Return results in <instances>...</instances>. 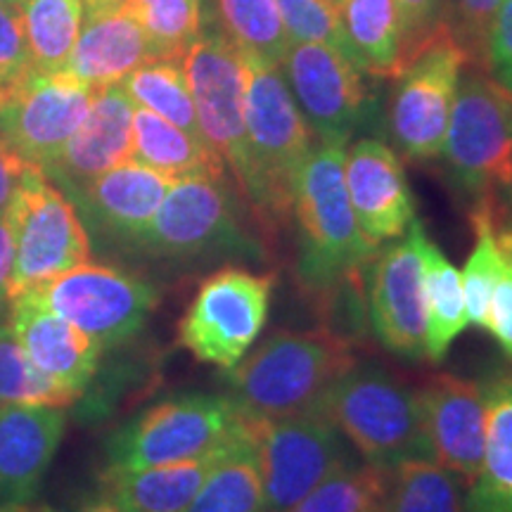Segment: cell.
I'll return each mask as SVG.
<instances>
[{
    "label": "cell",
    "mask_w": 512,
    "mask_h": 512,
    "mask_svg": "<svg viewBox=\"0 0 512 512\" xmlns=\"http://www.w3.org/2000/svg\"><path fill=\"white\" fill-rule=\"evenodd\" d=\"M22 17L31 64L41 72H60L67 67L86 17L83 0H27Z\"/></svg>",
    "instance_id": "obj_32"
},
{
    "label": "cell",
    "mask_w": 512,
    "mask_h": 512,
    "mask_svg": "<svg viewBox=\"0 0 512 512\" xmlns=\"http://www.w3.org/2000/svg\"><path fill=\"white\" fill-rule=\"evenodd\" d=\"M174 183V178L128 159L93 178L69 200L76 204L86 228L131 247L162 207Z\"/></svg>",
    "instance_id": "obj_20"
},
{
    "label": "cell",
    "mask_w": 512,
    "mask_h": 512,
    "mask_svg": "<svg viewBox=\"0 0 512 512\" xmlns=\"http://www.w3.org/2000/svg\"><path fill=\"white\" fill-rule=\"evenodd\" d=\"M185 512H266L259 444L252 420L242 418L228 451Z\"/></svg>",
    "instance_id": "obj_27"
},
{
    "label": "cell",
    "mask_w": 512,
    "mask_h": 512,
    "mask_svg": "<svg viewBox=\"0 0 512 512\" xmlns=\"http://www.w3.org/2000/svg\"><path fill=\"white\" fill-rule=\"evenodd\" d=\"M311 413L332 422L368 465L392 470L403 460H434L418 389L413 392L382 368L354 366Z\"/></svg>",
    "instance_id": "obj_4"
},
{
    "label": "cell",
    "mask_w": 512,
    "mask_h": 512,
    "mask_svg": "<svg viewBox=\"0 0 512 512\" xmlns=\"http://www.w3.org/2000/svg\"><path fill=\"white\" fill-rule=\"evenodd\" d=\"M463 479L437 460H403L389 470L387 512H467Z\"/></svg>",
    "instance_id": "obj_30"
},
{
    "label": "cell",
    "mask_w": 512,
    "mask_h": 512,
    "mask_svg": "<svg viewBox=\"0 0 512 512\" xmlns=\"http://www.w3.org/2000/svg\"><path fill=\"white\" fill-rule=\"evenodd\" d=\"M27 31H24L22 5L0 3V91L31 72Z\"/></svg>",
    "instance_id": "obj_40"
},
{
    "label": "cell",
    "mask_w": 512,
    "mask_h": 512,
    "mask_svg": "<svg viewBox=\"0 0 512 512\" xmlns=\"http://www.w3.org/2000/svg\"><path fill=\"white\" fill-rule=\"evenodd\" d=\"M12 271V230L5 211H0V304L10 302Z\"/></svg>",
    "instance_id": "obj_44"
},
{
    "label": "cell",
    "mask_w": 512,
    "mask_h": 512,
    "mask_svg": "<svg viewBox=\"0 0 512 512\" xmlns=\"http://www.w3.org/2000/svg\"><path fill=\"white\" fill-rule=\"evenodd\" d=\"M17 3H19V5H24V3H27V0H17Z\"/></svg>",
    "instance_id": "obj_53"
},
{
    "label": "cell",
    "mask_w": 512,
    "mask_h": 512,
    "mask_svg": "<svg viewBox=\"0 0 512 512\" xmlns=\"http://www.w3.org/2000/svg\"><path fill=\"white\" fill-rule=\"evenodd\" d=\"M8 328L31 361L64 389L81 396L98 370L102 349L29 292L10 299Z\"/></svg>",
    "instance_id": "obj_22"
},
{
    "label": "cell",
    "mask_w": 512,
    "mask_h": 512,
    "mask_svg": "<svg viewBox=\"0 0 512 512\" xmlns=\"http://www.w3.org/2000/svg\"><path fill=\"white\" fill-rule=\"evenodd\" d=\"M425 235V226L415 219L406 240L377 252L368 266V311L373 332L384 349L403 358L425 356Z\"/></svg>",
    "instance_id": "obj_16"
},
{
    "label": "cell",
    "mask_w": 512,
    "mask_h": 512,
    "mask_svg": "<svg viewBox=\"0 0 512 512\" xmlns=\"http://www.w3.org/2000/svg\"><path fill=\"white\" fill-rule=\"evenodd\" d=\"M344 181L358 226L375 247L408 233L415 200L392 147L375 138L358 140L344 157Z\"/></svg>",
    "instance_id": "obj_18"
},
{
    "label": "cell",
    "mask_w": 512,
    "mask_h": 512,
    "mask_svg": "<svg viewBox=\"0 0 512 512\" xmlns=\"http://www.w3.org/2000/svg\"><path fill=\"white\" fill-rule=\"evenodd\" d=\"M10 302H5V304H0V328H3V325L5 323H8V309H10V306H8Z\"/></svg>",
    "instance_id": "obj_48"
},
{
    "label": "cell",
    "mask_w": 512,
    "mask_h": 512,
    "mask_svg": "<svg viewBox=\"0 0 512 512\" xmlns=\"http://www.w3.org/2000/svg\"><path fill=\"white\" fill-rule=\"evenodd\" d=\"M133 112H136V105L121 88V83L95 88L86 119L67 140L55 162L43 169L50 181L72 197L112 166L128 162Z\"/></svg>",
    "instance_id": "obj_19"
},
{
    "label": "cell",
    "mask_w": 512,
    "mask_h": 512,
    "mask_svg": "<svg viewBox=\"0 0 512 512\" xmlns=\"http://www.w3.org/2000/svg\"><path fill=\"white\" fill-rule=\"evenodd\" d=\"M0 3H17V0H0ZM19 5V3H17Z\"/></svg>",
    "instance_id": "obj_52"
},
{
    "label": "cell",
    "mask_w": 512,
    "mask_h": 512,
    "mask_svg": "<svg viewBox=\"0 0 512 512\" xmlns=\"http://www.w3.org/2000/svg\"><path fill=\"white\" fill-rule=\"evenodd\" d=\"M441 157L472 200L512 188V102L472 64L460 76Z\"/></svg>",
    "instance_id": "obj_8"
},
{
    "label": "cell",
    "mask_w": 512,
    "mask_h": 512,
    "mask_svg": "<svg viewBox=\"0 0 512 512\" xmlns=\"http://www.w3.org/2000/svg\"><path fill=\"white\" fill-rule=\"evenodd\" d=\"M157 60H183L202 31L204 0H128Z\"/></svg>",
    "instance_id": "obj_36"
},
{
    "label": "cell",
    "mask_w": 512,
    "mask_h": 512,
    "mask_svg": "<svg viewBox=\"0 0 512 512\" xmlns=\"http://www.w3.org/2000/svg\"><path fill=\"white\" fill-rule=\"evenodd\" d=\"M183 72L195 102L202 138L228 166L240 197L252 209L256 202V178L247 143L242 53L219 27L202 29L185 50Z\"/></svg>",
    "instance_id": "obj_7"
},
{
    "label": "cell",
    "mask_w": 512,
    "mask_h": 512,
    "mask_svg": "<svg viewBox=\"0 0 512 512\" xmlns=\"http://www.w3.org/2000/svg\"><path fill=\"white\" fill-rule=\"evenodd\" d=\"M95 88L69 72L31 69L0 91V140L46 169L91 110Z\"/></svg>",
    "instance_id": "obj_13"
},
{
    "label": "cell",
    "mask_w": 512,
    "mask_h": 512,
    "mask_svg": "<svg viewBox=\"0 0 512 512\" xmlns=\"http://www.w3.org/2000/svg\"><path fill=\"white\" fill-rule=\"evenodd\" d=\"M349 60L375 79H399L403 72L401 22L394 0H344L339 10Z\"/></svg>",
    "instance_id": "obj_28"
},
{
    "label": "cell",
    "mask_w": 512,
    "mask_h": 512,
    "mask_svg": "<svg viewBox=\"0 0 512 512\" xmlns=\"http://www.w3.org/2000/svg\"><path fill=\"white\" fill-rule=\"evenodd\" d=\"M432 458L470 486L484 460L486 399L482 384L439 373L418 389Z\"/></svg>",
    "instance_id": "obj_17"
},
{
    "label": "cell",
    "mask_w": 512,
    "mask_h": 512,
    "mask_svg": "<svg viewBox=\"0 0 512 512\" xmlns=\"http://www.w3.org/2000/svg\"><path fill=\"white\" fill-rule=\"evenodd\" d=\"M482 69L512 102V0H503L491 22Z\"/></svg>",
    "instance_id": "obj_41"
},
{
    "label": "cell",
    "mask_w": 512,
    "mask_h": 512,
    "mask_svg": "<svg viewBox=\"0 0 512 512\" xmlns=\"http://www.w3.org/2000/svg\"><path fill=\"white\" fill-rule=\"evenodd\" d=\"M226 394H181L147 408L107 441V470H143L200 458L238 430Z\"/></svg>",
    "instance_id": "obj_9"
},
{
    "label": "cell",
    "mask_w": 512,
    "mask_h": 512,
    "mask_svg": "<svg viewBox=\"0 0 512 512\" xmlns=\"http://www.w3.org/2000/svg\"><path fill=\"white\" fill-rule=\"evenodd\" d=\"M5 214L12 230L10 299L91 261V238L79 209L41 166H29Z\"/></svg>",
    "instance_id": "obj_6"
},
{
    "label": "cell",
    "mask_w": 512,
    "mask_h": 512,
    "mask_svg": "<svg viewBox=\"0 0 512 512\" xmlns=\"http://www.w3.org/2000/svg\"><path fill=\"white\" fill-rule=\"evenodd\" d=\"M368 512H387V510H384V503H380V505H375V508H370Z\"/></svg>",
    "instance_id": "obj_51"
},
{
    "label": "cell",
    "mask_w": 512,
    "mask_h": 512,
    "mask_svg": "<svg viewBox=\"0 0 512 512\" xmlns=\"http://www.w3.org/2000/svg\"><path fill=\"white\" fill-rule=\"evenodd\" d=\"M29 166V162H24L12 147L0 140V211L8 209L12 195H15Z\"/></svg>",
    "instance_id": "obj_43"
},
{
    "label": "cell",
    "mask_w": 512,
    "mask_h": 512,
    "mask_svg": "<svg viewBox=\"0 0 512 512\" xmlns=\"http://www.w3.org/2000/svg\"><path fill=\"white\" fill-rule=\"evenodd\" d=\"M344 157L347 145L318 143L299 174L292 219L299 230L297 275L309 292H335L377 254L351 207Z\"/></svg>",
    "instance_id": "obj_3"
},
{
    "label": "cell",
    "mask_w": 512,
    "mask_h": 512,
    "mask_svg": "<svg viewBox=\"0 0 512 512\" xmlns=\"http://www.w3.org/2000/svg\"><path fill=\"white\" fill-rule=\"evenodd\" d=\"M323 3H328V5H330V8H335V10L339 12V10H342L344 0H323Z\"/></svg>",
    "instance_id": "obj_49"
},
{
    "label": "cell",
    "mask_w": 512,
    "mask_h": 512,
    "mask_svg": "<svg viewBox=\"0 0 512 512\" xmlns=\"http://www.w3.org/2000/svg\"><path fill=\"white\" fill-rule=\"evenodd\" d=\"M131 159L150 166L159 174L183 178H226V164L200 136L183 131L157 114L136 107L133 112Z\"/></svg>",
    "instance_id": "obj_26"
},
{
    "label": "cell",
    "mask_w": 512,
    "mask_h": 512,
    "mask_svg": "<svg viewBox=\"0 0 512 512\" xmlns=\"http://www.w3.org/2000/svg\"><path fill=\"white\" fill-rule=\"evenodd\" d=\"M133 249L155 259L188 261L240 256L264 259L259 240L242 226L240 200L226 178H183L171 185Z\"/></svg>",
    "instance_id": "obj_5"
},
{
    "label": "cell",
    "mask_w": 512,
    "mask_h": 512,
    "mask_svg": "<svg viewBox=\"0 0 512 512\" xmlns=\"http://www.w3.org/2000/svg\"><path fill=\"white\" fill-rule=\"evenodd\" d=\"M394 5L401 22V57L406 69L444 24V0H394Z\"/></svg>",
    "instance_id": "obj_39"
},
{
    "label": "cell",
    "mask_w": 512,
    "mask_h": 512,
    "mask_svg": "<svg viewBox=\"0 0 512 512\" xmlns=\"http://www.w3.org/2000/svg\"><path fill=\"white\" fill-rule=\"evenodd\" d=\"M503 0H444V27L465 50L472 67H484L486 38Z\"/></svg>",
    "instance_id": "obj_38"
},
{
    "label": "cell",
    "mask_w": 512,
    "mask_h": 512,
    "mask_svg": "<svg viewBox=\"0 0 512 512\" xmlns=\"http://www.w3.org/2000/svg\"><path fill=\"white\" fill-rule=\"evenodd\" d=\"M64 512H124V510H121L117 503H112L110 498L102 494L98 498H88V501L76 503L74 508H69Z\"/></svg>",
    "instance_id": "obj_45"
},
{
    "label": "cell",
    "mask_w": 512,
    "mask_h": 512,
    "mask_svg": "<svg viewBox=\"0 0 512 512\" xmlns=\"http://www.w3.org/2000/svg\"><path fill=\"white\" fill-rule=\"evenodd\" d=\"M422 292H425V356L441 363L453 342L470 325L463 278L451 259L427 238L422 240Z\"/></svg>",
    "instance_id": "obj_29"
},
{
    "label": "cell",
    "mask_w": 512,
    "mask_h": 512,
    "mask_svg": "<svg viewBox=\"0 0 512 512\" xmlns=\"http://www.w3.org/2000/svg\"><path fill=\"white\" fill-rule=\"evenodd\" d=\"M235 432L214 451L183 463L143 467V470H105L102 491L124 512H185L207 482L211 470L228 451Z\"/></svg>",
    "instance_id": "obj_24"
},
{
    "label": "cell",
    "mask_w": 512,
    "mask_h": 512,
    "mask_svg": "<svg viewBox=\"0 0 512 512\" xmlns=\"http://www.w3.org/2000/svg\"><path fill=\"white\" fill-rule=\"evenodd\" d=\"M387 484L389 470L368 463L356 465L351 460L287 512H368L384 503Z\"/></svg>",
    "instance_id": "obj_35"
},
{
    "label": "cell",
    "mask_w": 512,
    "mask_h": 512,
    "mask_svg": "<svg viewBox=\"0 0 512 512\" xmlns=\"http://www.w3.org/2000/svg\"><path fill=\"white\" fill-rule=\"evenodd\" d=\"M0 512H29L27 505H22V508H0Z\"/></svg>",
    "instance_id": "obj_50"
},
{
    "label": "cell",
    "mask_w": 512,
    "mask_h": 512,
    "mask_svg": "<svg viewBox=\"0 0 512 512\" xmlns=\"http://www.w3.org/2000/svg\"><path fill=\"white\" fill-rule=\"evenodd\" d=\"M126 3H128V0H83V5H86V12L119 8V5H126Z\"/></svg>",
    "instance_id": "obj_46"
},
{
    "label": "cell",
    "mask_w": 512,
    "mask_h": 512,
    "mask_svg": "<svg viewBox=\"0 0 512 512\" xmlns=\"http://www.w3.org/2000/svg\"><path fill=\"white\" fill-rule=\"evenodd\" d=\"M242 64L247 143L256 178L252 214L264 233H273L292 221L299 174L316 150V136L287 86L283 69L247 53H242Z\"/></svg>",
    "instance_id": "obj_2"
},
{
    "label": "cell",
    "mask_w": 512,
    "mask_h": 512,
    "mask_svg": "<svg viewBox=\"0 0 512 512\" xmlns=\"http://www.w3.org/2000/svg\"><path fill=\"white\" fill-rule=\"evenodd\" d=\"M467 67L470 60L465 50L441 24L427 46L403 69L389 105V131L403 157L418 164L441 157L453 100Z\"/></svg>",
    "instance_id": "obj_12"
},
{
    "label": "cell",
    "mask_w": 512,
    "mask_h": 512,
    "mask_svg": "<svg viewBox=\"0 0 512 512\" xmlns=\"http://www.w3.org/2000/svg\"><path fill=\"white\" fill-rule=\"evenodd\" d=\"M155 48L138 22L131 5L86 12L67 67L76 79L91 88L121 83L147 62H155Z\"/></svg>",
    "instance_id": "obj_23"
},
{
    "label": "cell",
    "mask_w": 512,
    "mask_h": 512,
    "mask_svg": "<svg viewBox=\"0 0 512 512\" xmlns=\"http://www.w3.org/2000/svg\"><path fill=\"white\" fill-rule=\"evenodd\" d=\"M259 444L266 512L292 510L339 467L351 463L342 432L318 413L252 420Z\"/></svg>",
    "instance_id": "obj_14"
},
{
    "label": "cell",
    "mask_w": 512,
    "mask_h": 512,
    "mask_svg": "<svg viewBox=\"0 0 512 512\" xmlns=\"http://www.w3.org/2000/svg\"><path fill=\"white\" fill-rule=\"evenodd\" d=\"M486 446L477 477L467 486V512H512V375L484 387Z\"/></svg>",
    "instance_id": "obj_25"
},
{
    "label": "cell",
    "mask_w": 512,
    "mask_h": 512,
    "mask_svg": "<svg viewBox=\"0 0 512 512\" xmlns=\"http://www.w3.org/2000/svg\"><path fill=\"white\" fill-rule=\"evenodd\" d=\"M273 275L223 266L197 287L178 323V342L197 361L221 370L235 368L264 330Z\"/></svg>",
    "instance_id": "obj_10"
},
{
    "label": "cell",
    "mask_w": 512,
    "mask_h": 512,
    "mask_svg": "<svg viewBox=\"0 0 512 512\" xmlns=\"http://www.w3.org/2000/svg\"><path fill=\"white\" fill-rule=\"evenodd\" d=\"M79 396L64 389L31 361L8 323L0 328V406L67 408Z\"/></svg>",
    "instance_id": "obj_34"
},
{
    "label": "cell",
    "mask_w": 512,
    "mask_h": 512,
    "mask_svg": "<svg viewBox=\"0 0 512 512\" xmlns=\"http://www.w3.org/2000/svg\"><path fill=\"white\" fill-rule=\"evenodd\" d=\"M121 88L136 107H143V110L181 126L192 136L202 138L195 102H192L188 79L183 72V60L147 62L133 74H128L121 81Z\"/></svg>",
    "instance_id": "obj_33"
},
{
    "label": "cell",
    "mask_w": 512,
    "mask_h": 512,
    "mask_svg": "<svg viewBox=\"0 0 512 512\" xmlns=\"http://www.w3.org/2000/svg\"><path fill=\"white\" fill-rule=\"evenodd\" d=\"M356 366L349 339L335 330H278L228 370V399L247 420L306 413Z\"/></svg>",
    "instance_id": "obj_1"
},
{
    "label": "cell",
    "mask_w": 512,
    "mask_h": 512,
    "mask_svg": "<svg viewBox=\"0 0 512 512\" xmlns=\"http://www.w3.org/2000/svg\"><path fill=\"white\" fill-rule=\"evenodd\" d=\"M498 339L505 354L512 358V240L508 247V259L498 280L494 297L489 304V316H486V328Z\"/></svg>",
    "instance_id": "obj_42"
},
{
    "label": "cell",
    "mask_w": 512,
    "mask_h": 512,
    "mask_svg": "<svg viewBox=\"0 0 512 512\" xmlns=\"http://www.w3.org/2000/svg\"><path fill=\"white\" fill-rule=\"evenodd\" d=\"M219 29L242 53L283 67L292 38L273 0H214Z\"/></svg>",
    "instance_id": "obj_31"
},
{
    "label": "cell",
    "mask_w": 512,
    "mask_h": 512,
    "mask_svg": "<svg viewBox=\"0 0 512 512\" xmlns=\"http://www.w3.org/2000/svg\"><path fill=\"white\" fill-rule=\"evenodd\" d=\"M27 292L86 332L102 351L136 337L159 304L157 290L140 275L93 261L43 280Z\"/></svg>",
    "instance_id": "obj_11"
},
{
    "label": "cell",
    "mask_w": 512,
    "mask_h": 512,
    "mask_svg": "<svg viewBox=\"0 0 512 512\" xmlns=\"http://www.w3.org/2000/svg\"><path fill=\"white\" fill-rule=\"evenodd\" d=\"M503 216H505V221H508V226L512 228V188H510L508 200L503 202Z\"/></svg>",
    "instance_id": "obj_47"
},
{
    "label": "cell",
    "mask_w": 512,
    "mask_h": 512,
    "mask_svg": "<svg viewBox=\"0 0 512 512\" xmlns=\"http://www.w3.org/2000/svg\"><path fill=\"white\" fill-rule=\"evenodd\" d=\"M280 69L313 136L320 143L347 145L368 105L356 64L325 43L292 41Z\"/></svg>",
    "instance_id": "obj_15"
},
{
    "label": "cell",
    "mask_w": 512,
    "mask_h": 512,
    "mask_svg": "<svg viewBox=\"0 0 512 512\" xmlns=\"http://www.w3.org/2000/svg\"><path fill=\"white\" fill-rule=\"evenodd\" d=\"M273 3L292 41L325 43L349 57V43L339 22V12L328 3L323 0H273Z\"/></svg>",
    "instance_id": "obj_37"
},
{
    "label": "cell",
    "mask_w": 512,
    "mask_h": 512,
    "mask_svg": "<svg viewBox=\"0 0 512 512\" xmlns=\"http://www.w3.org/2000/svg\"><path fill=\"white\" fill-rule=\"evenodd\" d=\"M64 430V408L0 406V508L34 501Z\"/></svg>",
    "instance_id": "obj_21"
}]
</instances>
